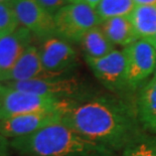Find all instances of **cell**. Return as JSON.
Listing matches in <instances>:
<instances>
[{
    "mask_svg": "<svg viewBox=\"0 0 156 156\" xmlns=\"http://www.w3.org/2000/svg\"><path fill=\"white\" fill-rule=\"evenodd\" d=\"M62 123L83 137L113 151L123 150L144 133L135 101L113 93H90L73 100L62 115Z\"/></svg>",
    "mask_w": 156,
    "mask_h": 156,
    "instance_id": "obj_1",
    "label": "cell"
},
{
    "mask_svg": "<svg viewBox=\"0 0 156 156\" xmlns=\"http://www.w3.org/2000/svg\"><path fill=\"white\" fill-rule=\"evenodd\" d=\"M18 156H116V152L83 137L62 122L10 140Z\"/></svg>",
    "mask_w": 156,
    "mask_h": 156,
    "instance_id": "obj_2",
    "label": "cell"
},
{
    "mask_svg": "<svg viewBox=\"0 0 156 156\" xmlns=\"http://www.w3.org/2000/svg\"><path fill=\"white\" fill-rule=\"evenodd\" d=\"M73 100H59L0 84V120L39 112L64 111Z\"/></svg>",
    "mask_w": 156,
    "mask_h": 156,
    "instance_id": "obj_3",
    "label": "cell"
},
{
    "mask_svg": "<svg viewBox=\"0 0 156 156\" xmlns=\"http://www.w3.org/2000/svg\"><path fill=\"white\" fill-rule=\"evenodd\" d=\"M54 16L56 36L69 44H80L86 32L102 22L96 9L81 3H69Z\"/></svg>",
    "mask_w": 156,
    "mask_h": 156,
    "instance_id": "obj_4",
    "label": "cell"
},
{
    "mask_svg": "<svg viewBox=\"0 0 156 156\" xmlns=\"http://www.w3.org/2000/svg\"><path fill=\"white\" fill-rule=\"evenodd\" d=\"M8 87L59 100H77L90 94L86 85L74 76H65L51 79H37L24 82L1 83Z\"/></svg>",
    "mask_w": 156,
    "mask_h": 156,
    "instance_id": "obj_5",
    "label": "cell"
},
{
    "mask_svg": "<svg viewBox=\"0 0 156 156\" xmlns=\"http://www.w3.org/2000/svg\"><path fill=\"white\" fill-rule=\"evenodd\" d=\"M93 74L104 87L113 94L124 96L127 87V58L124 51L114 49L102 58H86Z\"/></svg>",
    "mask_w": 156,
    "mask_h": 156,
    "instance_id": "obj_6",
    "label": "cell"
},
{
    "mask_svg": "<svg viewBox=\"0 0 156 156\" xmlns=\"http://www.w3.org/2000/svg\"><path fill=\"white\" fill-rule=\"evenodd\" d=\"M127 58V87L129 93L138 92L153 76L156 49L145 39H139L124 48Z\"/></svg>",
    "mask_w": 156,
    "mask_h": 156,
    "instance_id": "obj_7",
    "label": "cell"
},
{
    "mask_svg": "<svg viewBox=\"0 0 156 156\" xmlns=\"http://www.w3.org/2000/svg\"><path fill=\"white\" fill-rule=\"evenodd\" d=\"M38 51L44 68L54 77L68 76L78 65V54L75 48L56 35L41 41Z\"/></svg>",
    "mask_w": 156,
    "mask_h": 156,
    "instance_id": "obj_8",
    "label": "cell"
},
{
    "mask_svg": "<svg viewBox=\"0 0 156 156\" xmlns=\"http://www.w3.org/2000/svg\"><path fill=\"white\" fill-rule=\"evenodd\" d=\"M19 25L31 32L36 38L44 39L56 35L55 16L42 7L37 0H11Z\"/></svg>",
    "mask_w": 156,
    "mask_h": 156,
    "instance_id": "obj_9",
    "label": "cell"
},
{
    "mask_svg": "<svg viewBox=\"0 0 156 156\" xmlns=\"http://www.w3.org/2000/svg\"><path fill=\"white\" fill-rule=\"evenodd\" d=\"M62 112L31 113L3 119L0 120V133L10 140L31 135L48 126L62 122Z\"/></svg>",
    "mask_w": 156,
    "mask_h": 156,
    "instance_id": "obj_10",
    "label": "cell"
},
{
    "mask_svg": "<svg viewBox=\"0 0 156 156\" xmlns=\"http://www.w3.org/2000/svg\"><path fill=\"white\" fill-rule=\"evenodd\" d=\"M32 37L31 32L22 26L13 34L0 37V83L31 45Z\"/></svg>",
    "mask_w": 156,
    "mask_h": 156,
    "instance_id": "obj_11",
    "label": "cell"
},
{
    "mask_svg": "<svg viewBox=\"0 0 156 156\" xmlns=\"http://www.w3.org/2000/svg\"><path fill=\"white\" fill-rule=\"evenodd\" d=\"M56 78L45 71L41 62L38 48L31 44L18 59L12 69L5 76L2 83L24 82L37 79ZM1 84V83H0Z\"/></svg>",
    "mask_w": 156,
    "mask_h": 156,
    "instance_id": "obj_12",
    "label": "cell"
},
{
    "mask_svg": "<svg viewBox=\"0 0 156 156\" xmlns=\"http://www.w3.org/2000/svg\"><path fill=\"white\" fill-rule=\"evenodd\" d=\"M135 106L143 130L156 134V80L150 79L137 92Z\"/></svg>",
    "mask_w": 156,
    "mask_h": 156,
    "instance_id": "obj_13",
    "label": "cell"
},
{
    "mask_svg": "<svg viewBox=\"0 0 156 156\" xmlns=\"http://www.w3.org/2000/svg\"><path fill=\"white\" fill-rule=\"evenodd\" d=\"M100 26L114 45L126 48L140 39L128 16L107 19L102 21Z\"/></svg>",
    "mask_w": 156,
    "mask_h": 156,
    "instance_id": "obj_14",
    "label": "cell"
},
{
    "mask_svg": "<svg viewBox=\"0 0 156 156\" xmlns=\"http://www.w3.org/2000/svg\"><path fill=\"white\" fill-rule=\"evenodd\" d=\"M79 44L81 45L86 58H102L116 49L115 45L109 41L100 25L86 32Z\"/></svg>",
    "mask_w": 156,
    "mask_h": 156,
    "instance_id": "obj_15",
    "label": "cell"
},
{
    "mask_svg": "<svg viewBox=\"0 0 156 156\" xmlns=\"http://www.w3.org/2000/svg\"><path fill=\"white\" fill-rule=\"evenodd\" d=\"M128 17L140 39L147 41L156 34L155 5H136Z\"/></svg>",
    "mask_w": 156,
    "mask_h": 156,
    "instance_id": "obj_16",
    "label": "cell"
},
{
    "mask_svg": "<svg viewBox=\"0 0 156 156\" xmlns=\"http://www.w3.org/2000/svg\"><path fill=\"white\" fill-rule=\"evenodd\" d=\"M134 0H101L96 11L102 21L114 17L129 16L135 8Z\"/></svg>",
    "mask_w": 156,
    "mask_h": 156,
    "instance_id": "obj_17",
    "label": "cell"
},
{
    "mask_svg": "<svg viewBox=\"0 0 156 156\" xmlns=\"http://www.w3.org/2000/svg\"><path fill=\"white\" fill-rule=\"evenodd\" d=\"M122 156H156V134L137 136L122 150Z\"/></svg>",
    "mask_w": 156,
    "mask_h": 156,
    "instance_id": "obj_18",
    "label": "cell"
},
{
    "mask_svg": "<svg viewBox=\"0 0 156 156\" xmlns=\"http://www.w3.org/2000/svg\"><path fill=\"white\" fill-rule=\"evenodd\" d=\"M19 26L17 16L10 3H0V37L13 34Z\"/></svg>",
    "mask_w": 156,
    "mask_h": 156,
    "instance_id": "obj_19",
    "label": "cell"
},
{
    "mask_svg": "<svg viewBox=\"0 0 156 156\" xmlns=\"http://www.w3.org/2000/svg\"><path fill=\"white\" fill-rule=\"evenodd\" d=\"M45 10L55 15L59 9L69 4V0H37Z\"/></svg>",
    "mask_w": 156,
    "mask_h": 156,
    "instance_id": "obj_20",
    "label": "cell"
},
{
    "mask_svg": "<svg viewBox=\"0 0 156 156\" xmlns=\"http://www.w3.org/2000/svg\"><path fill=\"white\" fill-rule=\"evenodd\" d=\"M11 150L10 139L0 133V156H9Z\"/></svg>",
    "mask_w": 156,
    "mask_h": 156,
    "instance_id": "obj_21",
    "label": "cell"
},
{
    "mask_svg": "<svg viewBox=\"0 0 156 156\" xmlns=\"http://www.w3.org/2000/svg\"><path fill=\"white\" fill-rule=\"evenodd\" d=\"M101 0H69V3H81L96 9Z\"/></svg>",
    "mask_w": 156,
    "mask_h": 156,
    "instance_id": "obj_22",
    "label": "cell"
},
{
    "mask_svg": "<svg viewBox=\"0 0 156 156\" xmlns=\"http://www.w3.org/2000/svg\"><path fill=\"white\" fill-rule=\"evenodd\" d=\"M136 5H155L156 0H134Z\"/></svg>",
    "mask_w": 156,
    "mask_h": 156,
    "instance_id": "obj_23",
    "label": "cell"
},
{
    "mask_svg": "<svg viewBox=\"0 0 156 156\" xmlns=\"http://www.w3.org/2000/svg\"><path fill=\"white\" fill-rule=\"evenodd\" d=\"M148 41L149 44H151V45L153 46V48L156 49V34H155L153 36H152V37H150L149 39H147V41Z\"/></svg>",
    "mask_w": 156,
    "mask_h": 156,
    "instance_id": "obj_24",
    "label": "cell"
},
{
    "mask_svg": "<svg viewBox=\"0 0 156 156\" xmlns=\"http://www.w3.org/2000/svg\"><path fill=\"white\" fill-rule=\"evenodd\" d=\"M151 79L152 80H156V68H155V72H154V74H153V76H152Z\"/></svg>",
    "mask_w": 156,
    "mask_h": 156,
    "instance_id": "obj_25",
    "label": "cell"
},
{
    "mask_svg": "<svg viewBox=\"0 0 156 156\" xmlns=\"http://www.w3.org/2000/svg\"><path fill=\"white\" fill-rule=\"evenodd\" d=\"M11 1V0H0V3H3V2H10Z\"/></svg>",
    "mask_w": 156,
    "mask_h": 156,
    "instance_id": "obj_26",
    "label": "cell"
}]
</instances>
